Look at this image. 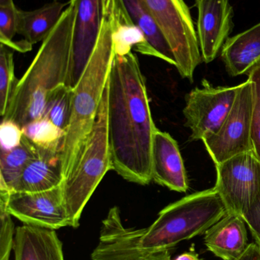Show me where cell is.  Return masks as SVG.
<instances>
[{
    "label": "cell",
    "mask_w": 260,
    "mask_h": 260,
    "mask_svg": "<svg viewBox=\"0 0 260 260\" xmlns=\"http://www.w3.org/2000/svg\"><path fill=\"white\" fill-rule=\"evenodd\" d=\"M9 194L10 191L8 189H0V260H10L11 253L15 244L13 221L6 207Z\"/></svg>",
    "instance_id": "cell-25"
},
{
    "label": "cell",
    "mask_w": 260,
    "mask_h": 260,
    "mask_svg": "<svg viewBox=\"0 0 260 260\" xmlns=\"http://www.w3.org/2000/svg\"><path fill=\"white\" fill-rule=\"evenodd\" d=\"M6 207L27 225L53 231L70 226L62 184L41 192H10Z\"/></svg>",
    "instance_id": "cell-9"
},
{
    "label": "cell",
    "mask_w": 260,
    "mask_h": 260,
    "mask_svg": "<svg viewBox=\"0 0 260 260\" xmlns=\"http://www.w3.org/2000/svg\"><path fill=\"white\" fill-rule=\"evenodd\" d=\"M76 1L70 0L56 26L42 41L35 59L18 80L3 120L22 128L41 118L50 93L67 82Z\"/></svg>",
    "instance_id": "cell-2"
},
{
    "label": "cell",
    "mask_w": 260,
    "mask_h": 260,
    "mask_svg": "<svg viewBox=\"0 0 260 260\" xmlns=\"http://www.w3.org/2000/svg\"><path fill=\"white\" fill-rule=\"evenodd\" d=\"M72 99L73 88L66 84L59 85L49 95L42 117L67 131L71 117Z\"/></svg>",
    "instance_id": "cell-21"
},
{
    "label": "cell",
    "mask_w": 260,
    "mask_h": 260,
    "mask_svg": "<svg viewBox=\"0 0 260 260\" xmlns=\"http://www.w3.org/2000/svg\"><path fill=\"white\" fill-rule=\"evenodd\" d=\"M22 133L35 145L41 148H60L63 151L66 132L44 117L37 119L21 128Z\"/></svg>",
    "instance_id": "cell-22"
},
{
    "label": "cell",
    "mask_w": 260,
    "mask_h": 260,
    "mask_svg": "<svg viewBox=\"0 0 260 260\" xmlns=\"http://www.w3.org/2000/svg\"><path fill=\"white\" fill-rule=\"evenodd\" d=\"M15 260H64L63 244L53 230L24 225L15 231Z\"/></svg>",
    "instance_id": "cell-16"
},
{
    "label": "cell",
    "mask_w": 260,
    "mask_h": 260,
    "mask_svg": "<svg viewBox=\"0 0 260 260\" xmlns=\"http://www.w3.org/2000/svg\"><path fill=\"white\" fill-rule=\"evenodd\" d=\"M54 1H57V0H54Z\"/></svg>",
    "instance_id": "cell-32"
},
{
    "label": "cell",
    "mask_w": 260,
    "mask_h": 260,
    "mask_svg": "<svg viewBox=\"0 0 260 260\" xmlns=\"http://www.w3.org/2000/svg\"><path fill=\"white\" fill-rule=\"evenodd\" d=\"M67 5L53 1L35 10H18V35L32 45L44 41L56 26Z\"/></svg>",
    "instance_id": "cell-18"
},
{
    "label": "cell",
    "mask_w": 260,
    "mask_h": 260,
    "mask_svg": "<svg viewBox=\"0 0 260 260\" xmlns=\"http://www.w3.org/2000/svg\"><path fill=\"white\" fill-rule=\"evenodd\" d=\"M215 188L227 214L242 215L260 192V162L253 151L243 153L215 165Z\"/></svg>",
    "instance_id": "cell-7"
},
{
    "label": "cell",
    "mask_w": 260,
    "mask_h": 260,
    "mask_svg": "<svg viewBox=\"0 0 260 260\" xmlns=\"http://www.w3.org/2000/svg\"><path fill=\"white\" fill-rule=\"evenodd\" d=\"M14 54L12 49L1 44L0 47V114H6L12 94L18 84L15 76Z\"/></svg>",
    "instance_id": "cell-23"
},
{
    "label": "cell",
    "mask_w": 260,
    "mask_h": 260,
    "mask_svg": "<svg viewBox=\"0 0 260 260\" xmlns=\"http://www.w3.org/2000/svg\"><path fill=\"white\" fill-rule=\"evenodd\" d=\"M133 24L141 31L158 58L177 67V61L169 43L149 12L139 0H121Z\"/></svg>",
    "instance_id": "cell-19"
},
{
    "label": "cell",
    "mask_w": 260,
    "mask_h": 260,
    "mask_svg": "<svg viewBox=\"0 0 260 260\" xmlns=\"http://www.w3.org/2000/svg\"><path fill=\"white\" fill-rule=\"evenodd\" d=\"M221 58L232 77L249 73L260 65V22L228 38L221 49Z\"/></svg>",
    "instance_id": "cell-17"
},
{
    "label": "cell",
    "mask_w": 260,
    "mask_h": 260,
    "mask_svg": "<svg viewBox=\"0 0 260 260\" xmlns=\"http://www.w3.org/2000/svg\"><path fill=\"white\" fill-rule=\"evenodd\" d=\"M253 84V109L251 115V142L253 152L260 162V65L249 73Z\"/></svg>",
    "instance_id": "cell-26"
},
{
    "label": "cell",
    "mask_w": 260,
    "mask_h": 260,
    "mask_svg": "<svg viewBox=\"0 0 260 260\" xmlns=\"http://www.w3.org/2000/svg\"><path fill=\"white\" fill-rule=\"evenodd\" d=\"M18 10L15 6L0 7V43L12 50L25 53L32 50V44L25 40L13 41L18 34Z\"/></svg>",
    "instance_id": "cell-24"
},
{
    "label": "cell",
    "mask_w": 260,
    "mask_h": 260,
    "mask_svg": "<svg viewBox=\"0 0 260 260\" xmlns=\"http://www.w3.org/2000/svg\"><path fill=\"white\" fill-rule=\"evenodd\" d=\"M15 6L13 0H0V7Z\"/></svg>",
    "instance_id": "cell-31"
},
{
    "label": "cell",
    "mask_w": 260,
    "mask_h": 260,
    "mask_svg": "<svg viewBox=\"0 0 260 260\" xmlns=\"http://www.w3.org/2000/svg\"><path fill=\"white\" fill-rule=\"evenodd\" d=\"M152 180L170 190L186 192L189 180L177 141L158 129L154 135L152 151Z\"/></svg>",
    "instance_id": "cell-13"
},
{
    "label": "cell",
    "mask_w": 260,
    "mask_h": 260,
    "mask_svg": "<svg viewBox=\"0 0 260 260\" xmlns=\"http://www.w3.org/2000/svg\"><path fill=\"white\" fill-rule=\"evenodd\" d=\"M242 218L248 226L255 243L260 247V192Z\"/></svg>",
    "instance_id": "cell-28"
},
{
    "label": "cell",
    "mask_w": 260,
    "mask_h": 260,
    "mask_svg": "<svg viewBox=\"0 0 260 260\" xmlns=\"http://www.w3.org/2000/svg\"><path fill=\"white\" fill-rule=\"evenodd\" d=\"M235 260H260V247L256 243L249 244L247 250Z\"/></svg>",
    "instance_id": "cell-29"
},
{
    "label": "cell",
    "mask_w": 260,
    "mask_h": 260,
    "mask_svg": "<svg viewBox=\"0 0 260 260\" xmlns=\"http://www.w3.org/2000/svg\"><path fill=\"white\" fill-rule=\"evenodd\" d=\"M246 224L241 215L227 214L205 233L206 248L220 259H238L249 245Z\"/></svg>",
    "instance_id": "cell-15"
},
{
    "label": "cell",
    "mask_w": 260,
    "mask_h": 260,
    "mask_svg": "<svg viewBox=\"0 0 260 260\" xmlns=\"http://www.w3.org/2000/svg\"><path fill=\"white\" fill-rule=\"evenodd\" d=\"M38 147L23 135L21 143L7 151H1L0 189H8L36 157Z\"/></svg>",
    "instance_id": "cell-20"
},
{
    "label": "cell",
    "mask_w": 260,
    "mask_h": 260,
    "mask_svg": "<svg viewBox=\"0 0 260 260\" xmlns=\"http://www.w3.org/2000/svg\"><path fill=\"white\" fill-rule=\"evenodd\" d=\"M241 84L236 86L214 87L201 81V88L192 89L186 96L183 115L186 126L191 131V141L203 139L216 133L230 113Z\"/></svg>",
    "instance_id": "cell-8"
},
{
    "label": "cell",
    "mask_w": 260,
    "mask_h": 260,
    "mask_svg": "<svg viewBox=\"0 0 260 260\" xmlns=\"http://www.w3.org/2000/svg\"><path fill=\"white\" fill-rule=\"evenodd\" d=\"M107 82L91 132L62 183L70 226L77 228L84 208L108 171L112 170L108 133Z\"/></svg>",
    "instance_id": "cell-4"
},
{
    "label": "cell",
    "mask_w": 260,
    "mask_h": 260,
    "mask_svg": "<svg viewBox=\"0 0 260 260\" xmlns=\"http://www.w3.org/2000/svg\"><path fill=\"white\" fill-rule=\"evenodd\" d=\"M174 260H203L199 257V255L195 252L194 248H191L189 251L182 253Z\"/></svg>",
    "instance_id": "cell-30"
},
{
    "label": "cell",
    "mask_w": 260,
    "mask_h": 260,
    "mask_svg": "<svg viewBox=\"0 0 260 260\" xmlns=\"http://www.w3.org/2000/svg\"><path fill=\"white\" fill-rule=\"evenodd\" d=\"M226 215L225 205L215 188L190 194L162 209L155 221L142 229L139 247L149 252L170 250L206 233Z\"/></svg>",
    "instance_id": "cell-3"
},
{
    "label": "cell",
    "mask_w": 260,
    "mask_h": 260,
    "mask_svg": "<svg viewBox=\"0 0 260 260\" xmlns=\"http://www.w3.org/2000/svg\"><path fill=\"white\" fill-rule=\"evenodd\" d=\"M252 109L253 84L248 79L241 84L233 107L219 129L201 139L215 165L238 154L253 151Z\"/></svg>",
    "instance_id": "cell-6"
},
{
    "label": "cell",
    "mask_w": 260,
    "mask_h": 260,
    "mask_svg": "<svg viewBox=\"0 0 260 260\" xmlns=\"http://www.w3.org/2000/svg\"><path fill=\"white\" fill-rule=\"evenodd\" d=\"M38 147L37 155L9 188L10 192L48 190L64 182L62 150Z\"/></svg>",
    "instance_id": "cell-14"
},
{
    "label": "cell",
    "mask_w": 260,
    "mask_h": 260,
    "mask_svg": "<svg viewBox=\"0 0 260 260\" xmlns=\"http://www.w3.org/2000/svg\"><path fill=\"white\" fill-rule=\"evenodd\" d=\"M169 43L183 79L193 82L195 69L203 61L198 35L184 0H139Z\"/></svg>",
    "instance_id": "cell-5"
},
{
    "label": "cell",
    "mask_w": 260,
    "mask_h": 260,
    "mask_svg": "<svg viewBox=\"0 0 260 260\" xmlns=\"http://www.w3.org/2000/svg\"><path fill=\"white\" fill-rule=\"evenodd\" d=\"M108 133L113 171L127 181H152L154 124L145 78L132 50L115 51L108 80Z\"/></svg>",
    "instance_id": "cell-1"
},
{
    "label": "cell",
    "mask_w": 260,
    "mask_h": 260,
    "mask_svg": "<svg viewBox=\"0 0 260 260\" xmlns=\"http://www.w3.org/2000/svg\"><path fill=\"white\" fill-rule=\"evenodd\" d=\"M197 35L203 61L210 63L218 56L234 28V10L229 0H195Z\"/></svg>",
    "instance_id": "cell-12"
},
{
    "label": "cell",
    "mask_w": 260,
    "mask_h": 260,
    "mask_svg": "<svg viewBox=\"0 0 260 260\" xmlns=\"http://www.w3.org/2000/svg\"><path fill=\"white\" fill-rule=\"evenodd\" d=\"M105 0H77L72 35L71 56L66 85L79 82L99 41Z\"/></svg>",
    "instance_id": "cell-10"
},
{
    "label": "cell",
    "mask_w": 260,
    "mask_h": 260,
    "mask_svg": "<svg viewBox=\"0 0 260 260\" xmlns=\"http://www.w3.org/2000/svg\"><path fill=\"white\" fill-rule=\"evenodd\" d=\"M142 229H127L117 206L110 209L102 222L99 244L92 260H171L170 250L145 251L139 247Z\"/></svg>",
    "instance_id": "cell-11"
},
{
    "label": "cell",
    "mask_w": 260,
    "mask_h": 260,
    "mask_svg": "<svg viewBox=\"0 0 260 260\" xmlns=\"http://www.w3.org/2000/svg\"><path fill=\"white\" fill-rule=\"evenodd\" d=\"M21 126L11 120H2L0 126L1 151H7L21 143L22 139Z\"/></svg>",
    "instance_id": "cell-27"
}]
</instances>
